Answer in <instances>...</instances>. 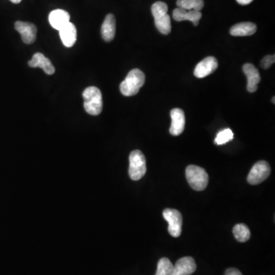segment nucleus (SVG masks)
I'll use <instances>...</instances> for the list:
<instances>
[{
	"instance_id": "obj_1",
	"label": "nucleus",
	"mask_w": 275,
	"mask_h": 275,
	"mask_svg": "<svg viewBox=\"0 0 275 275\" xmlns=\"http://www.w3.org/2000/svg\"><path fill=\"white\" fill-rule=\"evenodd\" d=\"M145 82V76L139 69H133L128 73L120 86V91L125 96H133L139 92Z\"/></svg>"
},
{
	"instance_id": "obj_2",
	"label": "nucleus",
	"mask_w": 275,
	"mask_h": 275,
	"mask_svg": "<svg viewBox=\"0 0 275 275\" xmlns=\"http://www.w3.org/2000/svg\"><path fill=\"white\" fill-rule=\"evenodd\" d=\"M85 111L91 116H98L103 110V96L101 91L96 86L86 88L83 93Z\"/></svg>"
},
{
	"instance_id": "obj_3",
	"label": "nucleus",
	"mask_w": 275,
	"mask_h": 275,
	"mask_svg": "<svg viewBox=\"0 0 275 275\" xmlns=\"http://www.w3.org/2000/svg\"><path fill=\"white\" fill-rule=\"evenodd\" d=\"M168 10V7L165 2H156L151 6L155 27L163 35H168L171 32V18Z\"/></svg>"
},
{
	"instance_id": "obj_4",
	"label": "nucleus",
	"mask_w": 275,
	"mask_h": 275,
	"mask_svg": "<svg viewBox=\"0 0 275 275\" xmlns=\"http://www.w3.org/2000/svg\"><path fill=\"white\" fill-rule=\"evenodd\" d=\"M186 177L191 188L202 191L207 187L209 176L205 169L197 165H189L186 169Z\"/></svg>"
},
{
	"instance_id": "obj_5",
	"label": "nucleus",
	"mask_w": 275,
	"mask_h": 275,
	"mask_svg": "<svg viewBox=\"0 0 275 275\" xmlns=\"http://www.w3.org/2000/svg\"><path fill=\"white\" fill-rule=\"evenodd\" d=\"M146 160L144 154L139 150L132 151L130 155L129 174L133 181H138L146 173Z\"/></svg>"
},
{
	"instance_id": "obj_6",
	"label": "nucleus",
	"mask_w": 275,
	"mask_h": 275,
	"mask_svg": "<svg viewBox=\"0 0 275 275\" xmlns=\"http://www.w3.org/2000/svg\"><path fill=\"white\" fill-rule=\"evenodd\" d=\"M271 167L265 161H258L252 167L248 175L247 181L252 185H258L265 181L271 174Z\"/></svg>"
},
{
	"instance_id": "obj_7",
	"label": "nucleus",
	"mask_w": 275,
	"mask_h": 275,
	"mask_svg": "<svg viewBox=\"0 0 275 275\" xmlns=\"http://www.w3.org/2000/svg\"><path fill=\"white\" fill-rule=\"evenodd\" d=\"M163 216L168 222V232L173 237L178 238L182 232V215L177 209H166Z\"/></svg>"
},
{
	"instance_id": "obj_8",
	"label": "nucleus",
	"mask_w": 275,
	"mask_h": 275,
	"mask_svg": "<svg viewBox=\"0 0 275 275\" xmlns=\"http://www.w3.org/2000/svg\"><path fill=\"white\" fill-rule=\"evenodd\" d=\"M15 28L20 34L24 43L31 45L36 40L37 27L34 24L18 21L15 23Z\"/></svg>"
},
{
	"instance_id": "obj_9",
	"label": "nucleus",
	"mask_w": 275,
	"mask_h": 275,
	"mask_svg": "<svg viewBox=\"0 0 275 275\" xmlns=\"http://www.w3.org/2000/svg\"><path fill=\"white\" fill-rule=\"evenodd\" d=\"M218 68V62L214 57H207L201 61L194 70L196 77L204 78L213 73Z\"/></svg>"
},
{
	"instance_id": "obj_10",
	"label": "nucleus",
	"mask_w": 275,
	"mask_h": 275,
	"mask_svg": "<svg viewBox=\"0 0 275 275\" xmlns=\"http://www.w3.org/2000/svg\"><path fill=\"white\" fill-rule=\"evenodd\" d=\"M244 73L247 76V90L249 93H255L258 90V85L261 81L259 70L252 64H245L242 67Z\"/></svg>"
},
{
	"instance_id": "obj_11",
	"label": "nucleus",
	"mask_w": 275,
	"mask_h": 275,
	"mask_svg": "<svg viewBox=\"0 0 275 275\" xmlns=\"http://www.w3.org/2000/svg\"><path fill=\"white\" fill-rule=\"evenodd\" d=\"M171 126L170 133L172 136H178L182 134L185 128V115L181 109H173L171 111Z\"/></svg>"
},
{
	"instance_id": "obj_12",
	"label": "nucleus",
	"mask_w": 275,
	"mask_h": 275,
	"mask_svg": "<svg viewBox=\"0 0 275 275\" xmlns=\"http://www.w3.org/2000/svg\"><path fill=\"white\" fill-rule=\"evenodd\" d=\"M197 270V265L192 257H184L176 262L171 275H191Z\"/></svg>"
},
{
	"instance_id": "obj_13",
	"label": "nucleus",
	"mask_w": 275,
	"mask_h": 275,
	"mask_svg": "<svg viewBox=\"0 0 275 275\" xmlns=\"http://www.w3.org/2000/svg\"><path fill=\"white\" fill-rule=\"evenodd\" d=\"M28 65L30 68H42L48 75L54 74L55 72V67L51 61L42 53H35L32 57V60L28 62Z\"/></svg>"
},
{
	"instance_id": "obj_14",
	"label": "nucleus",
	"mask_w": 275,
	"mask_h": 275,
	"mask_svg": "<svg viewBox=\"0 0 275 275\" xmlns=\"http://www.w3.org/2000/svg\"><path fill=\"white\" fill-rule=\"evenodd\" d=\"M173 18L177 22L191 21L195 26H198L201 18H202V13L198 11H188L183 8H177L173 11Z\"/></svg>"
},
{
	"instance_id": "obj_15",
	"label": "nucleus",
	"mask_w": 275,
	"mask_h": 275,
	"mask_svg": "<svg viewBox=\"0 0 275 275\" xmlns=\"http://www.w3.org/2000/svg\"><path fill=\"white\" fill-rule=\"evenodd\" d=\"M70 14L63 9H55L49 14L48 20L51 25L56 30H60L65 25L70 22Z\"/></svg>"
},
{
	"instance_id": "obj_16",
	"label": "nucleus",
	"mask_w": 275,
	"mask_h": 275,
	"mask_svg": "<svg viewBox=\"0 0 275 275\" xmlns=\"http://www.w3.org/2000/svg\"><path fill=\"white\" fill-rule=\"evenodd\" d=\"M101 35L103 40L110 42L116 35V18L113 14H108L101 27Z\"/></svg>"
},
{
	"instance_id": "obj_17",
	"label": "nucleus",
	"mask_w": 275,
	"mask_h": 275,
	"mask_svg": "<svg viewBox=\"0 0 275 275\" xmlns=\"http://www.w3.org/2000/svg\"><path fill=\"white\" fill-rule=\"evenodd\" d=\"M61 39L65 46L70 48L74 45L76 41V28L71 22L67 24L66 25L59 30Z\"/></svg>"
},
{
	"instance_id": "obj_18",
	"label": "nucleus",
	"mask_w": 275,
	"mask_h": 275,
	"mask_svg": "<svg viewBox=\"0 0 275 275\" xmlns=\"http://www.w3.org/2000/svg\"><path fill=\"white\" fill-rule=\"evenodd\" d=\"M257 31V26L252 22H241L235 24L231 28L230 32L232 36H250Z\"/></svg>"
},
{
	"instance_id": "obj_19",
	"label": "nucleus",
	"mask_w": 275,
	"mask_h": 275,
	"mask_svg": "<svg viewBox=\"0 0 275 275\" xmlns=\"http://www.w3.org/2000/svg\"><path fill=\"white\" fill-rule=\"evenodd\" d=\"M177 5L178 8L188 11H198L201 12L204 8V0H178Z\"/></svg>"
},
{
	"instance_id": "obj_20",
	"label": "nucleus",
	"mask_w": 275,
	"mask_h": 275,
	"mask_svg": "<svg viewBox=\"0 0 275 275\" xmlns=\"http://www.w3.org/2000/svg\"><path fill=\"white\" fill-rule=\"evenodd\" d=\"M234 236L236 240L239 242H245L249 240L251 237V232L249 227L245 224H237L234 226L233 230Z\"/></svg>"
},
{
	"instance_id": "obj_21",
	"label": "nucleus",
	"mask_w": 275,
	"mask_h": 275,
	"mask_svg": "<svg viewBox=\"0 0 275 275\" xmlns=\"http://www.w3.org/2000/svg\"><path fill=\"white\" fill-rule=\"evenodd\" d=\"M174 265L171 261L167 258L160 259L158 263V269L155 275H172Z\"/></svg>"
},
{
	"instance_id": "obj_22",
	"label": "nucleus",
	"mask_w": 275,
	"mask_h": 275,
	"mask_svg": "<svg viewBox=\"0 0 275 275\" xmlns=\"http://www.w3.org/2000/svg\"><path fill=\"white\" fill-rule=\"evenodd\" d=\"M234 135L230 129H225L218 133L215 139V144L218 145L225 144L233 139Z\"/></svg>"
},
{
	"instance_id": "obj_23",
	"label": "nucleus",
	"mask_w": 275,
	"mask_h": 275,
	"mask_svg": "<svg viewBox=\"0 0 275 275\" xmlns=\"http://www.w3.org/2000/svg\"><path fill=\"white\" fill-rule=\"evenodd\" d=\"M275 62V55H267L261 62V66L263 69H269Z\"/></svg>"
},
{
	"instance_id": "obj_24",
	"label": "nucleus",
	"mask_w": 275,
	"mask_h": 275,
	"mask_svg": "<svg viewBox=\"0 0 275 275\" xmlns=\"http://www.w3.org/2000/svg\"><path fill=\"white\" fill-rule=\"evenodd\" d=\"M225 275H243L237 269H229L225 271Z\"/></svg>"
},
{
	"instance_id": "obj_25",
	"label": "nucleus",
	"mask_w": 275,
	"mask_h": 275,
	"mask_svg": "<svg viewBox=\"0 0 275 275\" xmlns=\"http://www.w3.org/2000/svg\"><path fill=\"white\" fill-rule=\"evenodd\" d=\"M238 3L240 4V5H248V4H250L251 2L253 1V0H236Z\"/></svg>"
},
{
	"instance_id": "obj_26",
	"label": "nucleus",
	"mask_w": 275,
	"mask_h": 275,
	"mask_svg": "<svg viewBox=\"0 0 275 275\" xmlns=\"http://www.w3.org/2000/svg\"><path fill=\"white\" fill-rule=\"evenodd\" d=\"M12 3L18 4L22 2V0H10Z\"/></svg>"
},
{
	"instance_id": "obj_27",
	"label": "nucleus",
	"mask_w": 275,
	"mask_h": 275,
	"mask_svg": "<svg viewBox=\"0 0 275 275\" xmlns=\"http://www.w3.org/2000/svg\"><path fill=\"white\" fill-rule=\"evenodd\" d=\"M272 101H273V103L275 104V96H274L273 99H272Z\"/></svg>"
}]
</instances>
